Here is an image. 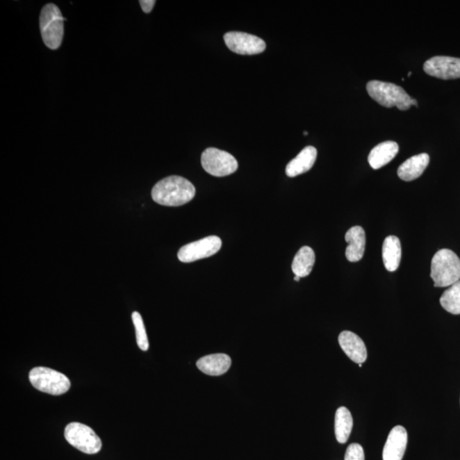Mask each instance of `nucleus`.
Masks as SVG:
<instances>
[{
  "mask_svg": "<svg viewBox=\"0 0 460 460\" xmlns=\"http://www.w3.org/2000/svg\"><path fill=\"white\" fill-rule=\"evenodd\" d=\"M196 190L193 183L179 176H170L158 182L152 190L154 202L165 206H180L192 201Z\"/></svg>",
  "mask_w": 460,
  "mask_h": 460,
  "instance_id": "nucleus-1",
  "label": "nucleus"
},
{
  "mask_svg": "<svg viewBox=\"0 0 460 460\" xmlns=\"http://www.w3.org/2000/svg\"><path fill=\"white\" fill-rule=\"evenodd\" d=\"M431 277L436 288L451 286L460 281V259L450 249H442L432 258Z\"/></svg>",
  "mask_w": 460,
  "mask_h": 460,
  "instance_id": "nucleus-2",
  "label": "nucleus"
},
{
  "mask_svg": "<svg viewBox=\"0 0 460 460\" xmlns=\"http://www.w3.org/2000/svg\"><path fill=\"white\" fill-rule=\"evenodd\" d=\"M61 10L54 3H47L41 10L40 28L43 42L51 50L61 47L64 35V22Z\"/></svg>",
  "mask_w": 460,
  "mask_h": 460,
  "instance_id": "nucleus-3",
  "label": "nucleus"
},
{
  "mask_svg": "<svg viewBox=\"0 0 460 460\" xmlns=\"http://www.w3.org/2000/svg\"><path fill=\"white\" fill-rule=\"evenodd\" d=\"M367 90L373 100L386 108L397 107L400 110L410 108L411 98L401 86L379 81L368 83Z\"/></svg>",
  "mask_w": 460,
  "mask_h": 460,
  "instance_id": "nucleus-4",
  "label": "nucleus"
},
{
  "mask_svg": "<svg viewBox=\"0 0 460 460\" xmlns=\"http://www.w3.org/2000/svg\"><path fill=\"white\" fill-rule=\"evenodd\" d=\"M29 381L36 390L52 395L66 393L71 386L70 380L65 375L44 367L33 368L29 372Z\"/></svg>",
  "mask_w": 460,
  "mask_h": 460,
  "instance_id": "nucleus-5",
  "label": "nucleus"
},
{
  "mask_svg": "<svg viewBox=\"0 0 460 460\" xmlns=\"http://www.w3.org/2000/svg\"><path fill=\"white\" fill-rule=\"evenodd\" d=\"M64 436L67 443L85 454H95L101 450L100 437L88 425L77 422L70 423L66 426Z\"/></svg>",
  "mask_w": 460,
  "mask_h": 460,
  "instance_id": "nucleus-6",
  "label": "nucleus"
},
{
  "mask_svg": "<svg viewBox=\"0 0 460 460\" xmlns=\"http://www.w3.org/2000/svg\"><path fill=\"white\" fill-rule=\"evenodd\" d=\"M202 165L207 173L218 177L231 175L238 169V162L232 154L215 148L204 151Z\"/></svg>",
  "mask_w": 460,
  "mask_h": 460,
  "instance_id": "nucleus-7",
  "label": "nucleus"
},
{
  "mask_svg": "<svg viewBox=\"0 0 460 460\" xmlns=\"http://www.w3.org/2000/svg\"><path fill=\"white\" fill-rule=\"evenodd\" d=\"M221 247L222 240L220 237L207 236L181 247L177 258L182 263L198 261L199 259L212 257L220 252Z\"/></svg>",
  "mask_w": 460,
  "mask_h": 460,
  "instance_id": "nucleus-8",
  "label": "nucleus"
},
{
  "mask_svg": "<svg viewBox=\"0 0 460 460\" xmlns=\"http://www.w3.org/2000/svg\"><path fill=\"white\" fill-rule=\"evenodd\" d=\"M224 40L230 51L240 55H257L265 51L266 44L259 37L243 32L225 33Z\"/></svg>",
  "mask_w": 460,
  "mask_h": 460,
  "instance_id": "nucleus-9",
  "label": "nucleus"
},
{
  "mask_svg": "<svg viewBox=\"0 0 460 460\" xmlns=\"http://www.w3.org/2000/svg\"><path fill=\"white\" fill-rule=\"evenodd\" d=\"M424 70L433 77L442 80H455L460 78V58L434 56L425 63Z\"/></svg>",
  "mask_w": 460,
  "mask_h": 460,
  "instance_id": "nucleus-10",
  "label": "nucleus"
},
{
  "mask_svg": "<svg viewBox=\"0 0 460 460\" xmlns=\"http://www.w3.org/2000/svg\"><path fill=\"white\" fill-rule=\"evenodd\" d=\"M338 343L343 352L354 363L363 364L368 358V350L365 343L358 335L350 331H342L338 336Z\"/></svg>",
  "mask_w": 460,
  "mask_h": 460,
  "instance_id": "nucleus-11",
  "label": "nucleus"
},
{
  "mask_svg": "<svg viewBox=\"0 0 460 460\" xmlns=\"http://www.w3.org/2000/svg\"><path fill=\"white\" fill-rule=\"evenodd\" d=\"M407 432L403 426L397 425L391 429L384 445L383 460H402L407 446Z\"/></svg>",
  "mask_w": 460,
  "mask_h": 460,
  "instance_id": "nucleus-12",
  "label": "nucleus"
},
{
  "mask_svg": "<svg viewBox=\"0 0 460 460\" xmlns=\"http://www.w3.org/2000/svg\"><path fill=\"white\" fill-rule=\"evenodd\" d=\"M231 364V358L228 354L220 353L202 357L196 365L206 375L220 376L229 371Z\"/></svg>",
  "mask_w": 460,
  "mask_h": 460,
  "instance_id": "nucleus-13",
  "label": "nucleus"
},
{
  "mask_svg": "<svg viewBox=\"0 0 460 460\" xmlns=\"http://www.w3.org/2000/svg\"><path fill=\"white\" fill-rule=\"evenodd\" d=\"M345 240L348 243L345 256L348 261L359 262L363 258L365 247V233L360 226H354L347 231Z\"/></svg>",
  "mask_w": 460,
  "mask_h": 460,
  "instance_id": "nucleus-14",
  "label": "nucleus"
},
{
  "mask_svg": "<svg viewBox=\"0 0 460 460\" xmlns=\"http://www.w3.org/2000/svg\"><path fill=\"white\" fill-rule=\"evenodd\" d=\"M316 157H318V150L315 147H306L286 165V175L294 177L310 171L315 164Z\"/></svg>",
  "mask_w": 460,
  "mask_h": 460,
  "instance_id": "nucleus-15",
  "label": "nucleus"
},
{
  "mask_svg": "<svg viewBox=\"0 0 460 460\" xmlns=\"http://www.w3.org/2000/svg\"><path fill=\"white\" fill-rule=\"evenodd\" d=\"M429 163V156L427 154H420L409 158L404 163L400 165L397 174L400 179L406 182L416 180L420 177Z\"/></svg>",
  "mask_w": 460,
  "mask_h": 460,
  "instance_id": "nucleus-16",
  "label": "nucleus"
},
{
  "mask_svg": "<svg viewBox=\"0 0 460 460\" xmlns=\"http://www.w3.org/2000/svg\"><path fill=\"white\" fill-rule=\"evenodd\" d=\"M399 146L397 142L387 141L379 143L369 154V164L375 170L383 167L397 156Z\"/></svg>",
  "mask_w": 460,
  "mask_h": 460,
  "instance_id": "nucleus-17",
  "label": "nucleus"
},
{
  "mask_svg": "<svg viewBox=\"0 0 460 460\" xmlns=\"http://www.w3.org/2000/svg\"><path fill=\"white\" fill-rule=\"evenodd\" d=\"M382 256L384 267L388 271L394 272L398 269L402 259L401 241L398 237H386L383 244Z\"/></svg>",
  "mask_w": 460,
  "mask_h": 460,
  "instance_id": "nucleus-18",
  "label": "nucleus"
},
{
  "mask_svg": "<svg viewBox=\"0 0 460 460\" xmlns=\"http://www.w3.org/2000/svg\"><path fill=\"white\" fill-rule=\"evenodd\" d=\"M315 261V252L310 247H303L294 257L292 270L297 277H306L311 273Z\"/></svg>",
  "mask_w": 460,
  "mask_h": 460,
  "instance_id": "nucleus-19",
  "label": "nucleus"
},
{
  "mask_svg": "<svg viewBox=\"0 0 460 460\" xmlns=\"http://www.w3.org/2000/svg\"><path fill=\"white\" fill-rule=\"evenodd\" d=\"M335 436L339 443L345 444L349 440L353 428V418L348 409L340 406L335 414Z\"/></svg>",
  "mask_w": 460,
  "mask_h": 460,
  "instance_id": "nucleus-20",
  "label": "nucleus"
},
{
  "mask_svg": "<svg viewBox=\"0 0 460 460\" xmlns=\"http://www.w3.org/2000/svg\"><path fill=\"white\" fill-rule=\"evenodd\" d=\"M440 303L445 311L452 315H460V281L443 293Z\"/></svg>",
  "mask_w": 460,
  "mask_h": 460,
  "instance_id": "nucleus-21",
  "label": "nucleus"
},
{
  "mask_svg": "<svg viewBox=\"0 0 460 460\" xmlns=\"http://www.w3.org/2000/svg\"><path fill=\"white\" fill-rule=\"evenodd\" d=\"M131 318H133V322L135 327V338H137L138 345L139 348L143 350V352H147V350H149V344L142 315H140V313L135 311L133 313V315H131Z\"/></svg>",
  "mask_w": 460,
  "mask_h": 460,
  "instance_id": "nucleus-22",
  "label": "nucleus"
},
{
  "mask_svg": "<svg viewBox=\"0 0 460 460\" xmlns=\"http://www.w3.org/2000/svg\"><path fill=\"white\" fill-rule=\"evenodd\" d=\"M345 460H365L363 447L358 443L350 444L347 447Z\"/></svg>",
  "mask_w": 460,
  "mask_h": 460,
  "instance_id": "nucleus-23",
  "label": "nucleus"
},
{
  "mask_svg": "<svg viewBox=\"0 0 460 460\" xmlns=\"http://www.w3.org/2000/svg\"><path fill=\"white\" fill-rule=\"evenodd\" d=\"M156 1L154 0H141L139 3L142 7V10L145 13H150L152 11L154 5H156Z\"/></svg>",
  "mask_w": 460,
  "mask_h": 460,
  "instance_id": "nucleus-24",
  "label": "nucleus"
},
{
  "mask_svg": "<svg viewBox=\"0 0 460 460\" xmlns=\"http://www.w3.org/2000/svg\"><path fill=\"white\" fill-rule=\"evenodd\" d=\"M411 105H416V106H418L417 100L412 98V99H411Z\"/></svg>",
  "mask_w": 460,
  "mask_h": 460,
  "instance_id": "nucleus-25",
  "label": "nucleus"
},
{
  "mask_svg": "<svg viewBox=\"0 0 460 460\" xmlns=\"http://www.w3.org/2000/svg\"><path fill=\"white\" fill-rule=\"evenodd\" d=\"M294 281H300V277H297V275H295V277H294Z\"/></svg>",
  "mask_w": 460,
  "mask_h": 460,
  "instance_id": "nucleus-26",
  "label": "nucleus"
},
{
  "mask_svg": "<svg viewBox=\"0 0 460 460\" xmlns=\"http://www.w3.org/2000/svg\"><path fill=\"white\" fill-rule=\"evenodd\" d=\"M304 134L305 135H308L307 131H305V133H304Z\"/></svg>",
  "mask_w": 460,
  "mask_h": 460,
  "instance_id": "nucleus-27",
  "label": "nucleus"
},
{
  "mask_svg": "<svg viewBox=\"0 0 460 460\" xmlns=\"http://www.w3.org/2000/svg\"><path fill=\"white\" fill-rule=\"evenodd\" d=\"M411 75H412V73H411V72H409V76H411Z\"/></svg>",
  "mask_w": 460,
  "mask_h": 460,
  "instance_id": "nucleus-28",
  "label": "nucleus"
}]
</instances>
